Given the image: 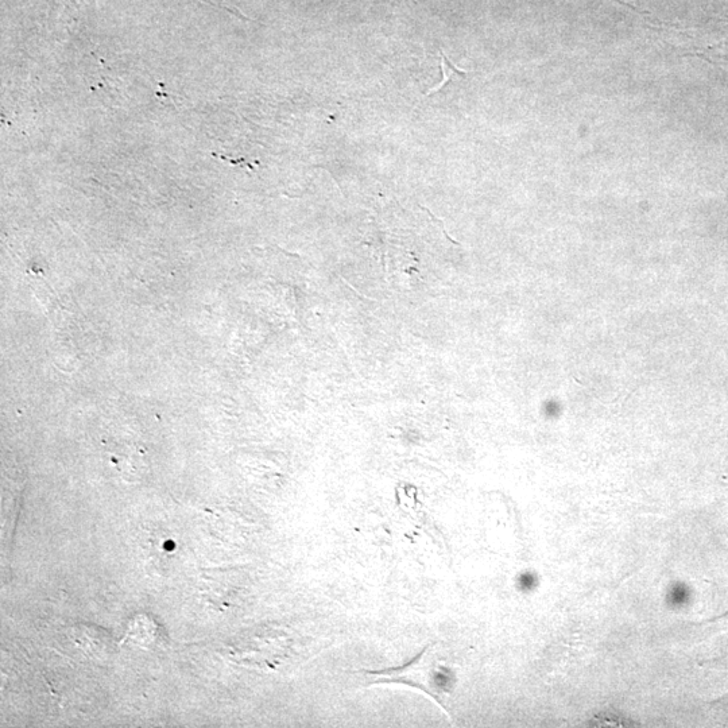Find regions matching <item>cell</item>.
<instances>
[{
  "label": "cell",
  "mask_w": 728,
  "mask_h": 728,
  "mask_svg": "<svg viewBox=\"0 0 728 728\" xmlns=\"http://www.w3.org/2000/svg\"><path fill=\"white\" fill-rule=\"evenodd\" d=\"M668 599L672 606H683V604L687 603L689 599L687 588H685L683 584L673 586L671 591H669Z\"/></svg>",
  "instance_id": "obj_1"
},
{
  "label": "cell",
  "mask_w": 728,
  "mask_h": 728,
  "mask_svg": "<svg viewBox=\"0 0 728 728\" xmlns=\"http://www.w3.org/2000/svg\"><path fill=\"white\" fill-rule=\"evenodd\" d=\"M536 586V576L533 573H525L520 578V587L522 590L529 591Z\"/></svg>",
  "instance_id": "obj_2"
}]
</instances>
